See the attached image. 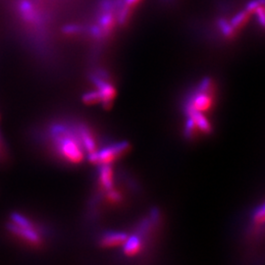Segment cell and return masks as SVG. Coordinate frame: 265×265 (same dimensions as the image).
Masks as SVG:
<instances>
[{
	"label": "cell",
	"mask_w": 265,
	"mask_h": 265,
	"mask_svg": "<svg viewBox=\"0 0 265 265\" xmlns=\"http://www.w3.org/2000/svg\"><path fill=\"white\" fill-rule=\"evenodd\" d=\"M121 248L126 257H135L142 250V241L139 235H129Z\"/></svg>",
	"instance_id": "obj_8"
},
{
	"label": "cell",
	"mask_w": 265,
	"mask_h": 265,
	"mask_svg": "<svg viewBox=\"0 0 265 265\" xmlns=\"http://www.w3.org/2000/svg\"><path fill=\"white\" fill-rule=\"evenodd\" d=\"M123 1H124V3H125L126 5L135 8V7L140 3L141 0H123Z\"/></svg>",
	"instance_id": "obj_15"
},
{
	"label": "cell",
	"mask_w": 265,
	"mask_h": 265,
	"mask_svg": "<svg viewBox=\"0 0 265 265\" xmlns=\"http://www.w3.org/2000/svg\"><path fill=\"white\" fill-rule=\"evenodd\" d=\"M252 220L256 225H261L265 223V203L260 205L257 210H255Z\"/></svg>",
	"instance_id": "obj_12"
},
{
	"label": "cell",
	"mask_w": 265,
	"mask_h": 265,
	"mask_svg": "<svg viewBox=\"0 0 265 265\" xmlns=\"http://www.w3.org/2000/svg\"><path fill=\"white\" fill-rule=\"evenodd\" d=\"M90 77L94 85V91L100 98V104L105 109L110 108L114 103L117 91L107 72L97 68L92 71Z\"/></svg>",
	"instance_id": "obj_4"
},
{
	"label": "cell",
	"mask_w": 265,
	"mask_h": 265,
	"mask_svg": "<svg viewBox=\"0 0 265 265\" xmlns=\"http://www.w3.org/2000/svg\"><path fill=\"white\" fill-rule=\"evenodd\" d=\"M8 158V152H7V148H6V144L3 140V138L1 136V133H0V163H3L7 160Z\"/></svg>",
	"instance_id": "obj_14"
},
{
	"label": "cell",
	"mask_w": 265,
	"mask_h": 265,
	"mask_svg": "<svg viewBox=\"0 0 265 265\" xmlns=\"http://www.w3.org/2000/svg\"><path fill=\"white\" fill-rule=\"evenodd\" d=\"M39 2L54 11L56 14L60 9H65L67 6H69L72 3H74L76 0H38Z\"/></svg>",
	"instance_id": "obj_9"
},
{
	"label": "cell",
	"mask_w": 265,
	"mask_h": 265,
	"mask_svg": "<svg viewBox=\"0 0 265 265\" xmlns=\"http://www.w3.org/2000/svg\"><path fill=\"white\" fill-rule=\"evenodd\" d=\"M11 11L34 54L42 60H50L54 54L55 12L38 0H11Z\"/></svg>",
	"instance_id": "obj_2"
},
{
	"label": "cell",
	"mask_w": 265,
	"mask_h": 265,
	"mask_svg": "<svg viewBox=\"0 0 265 265\" xmlns=\"http://www.w3.org/2000/svg\"><path fill=\"white\" fill-rule=\"evenodd\" d=\"M128 141H117L101 145L98 152L87 158V161L96 166L113 164L130 152Z\"/></svg>",
	"instance_id": "obj_5"
},
{
	"label": "cell",
	"mask_w": 265,
	"mask_h": 265,
	"mask_svg": "<svg viewBox=\"0 0 265 265\" xmlns=\"http://www.w3.org/2000/svg\"><path fill=\"white\" fill-rule=\"evenodd\" d=\"M254 13L256 14V18H257V22L259 23V25L262 27V28H265V7L263 5H259L256 9H255V11H254Z\"/></svg>",
	"instance_id": "obj_13"
},
{
	"label": "cell",
	"mask_w": 265,
	"mask_h": 265,
	"mask_svg": "<svg viewBox=\"0 0 265 265\" xmlns=\"http://www.w3.org/2000/svg\"><path fill=\"white\" fill-rule=\"evenodd\" d=\"M34 141L58 163L77 167L102 145L98 131L75 117H56L34 131Z\"/></svg>",
	"instance_id": "obj_1"
},
{
	"label": "cell",
	"mask_w": 265,
	"mask_h": 265,
	"mask_svg": "<svg viewBox=\"0 0 265 265\" xmlns=\"http://www.w3.org/2000/svg\"><path fill=\"white\" fill-rule=\"evenodd\" d=\"M250 13L248 11H243L241 13L236 15L232 20H231V25L233 26V28H235L236 31H238L239 28H242L243 26L246 25V23L248 22L249 20V17H250Z\"/></svg>",
	"instance_id": "obj_10"
},
{
	"label": "cell",
	"mask_w": 265,
	"mask_h": 265,
	"mask_svg": "<svg viewBox=\"0 0 265 265\" xmlns=\"http://www.w3.org/2000/svg\"><path fill=\"white\" fill-rule=\"evenodd\" d=\"M6 230L17 242L31 250H42L49 236L48 230L42 223L21 212L11 213Z\"/></svg>",
	"instance_id": "obj_3"
},
{
	"label": "cell",
	"mask_w": 265,
	"mask_h": 265,
	"mask_svg": "<svg viewBox=\"0 0 265 265\" xmlns=\"http://www.w3.org/2000/svg\"><path fill=\"white\" fill-rule=\"evenodd\" d=\"M218 27L226 38H233L236 35L237 31L233 28V26L231 25L230 22H228L224 19H220L218 21Z\"/></svg>",
	"instance_id": "obj_11"
},
{
	"label": "cell",
	"mask_w": 265,
	"mask_h": 265,
	"mask_svg": "<svg viewBox=\"0 0 265 265\" xmlns=\"http://www.w3.org/2000/svg\"><path fill=\"white\" fill-rule=\"evenodd\" d=\"M214 84L210 79H204L199 85L198 90L186 105V113L200 112L204 113L212 106L213 103Z\"/></svg>",
	"instance_id": "obj_6"
},
{
	"label": "cell",
	"mask_w": 265,
	"mask_h": 265,
	"mask_svg": "<svg viewBox=\"0 0 265 265\" xmlns=\"http://www.w3.org/2000/svg\"><path fill=\"white\" fill-rule=\"evenodd\" d=\"M129 234L121 231H106L98 238V246L102 249H114L122 247Z\"/></svg>",
	"instance_id": "obj_7"
}]
</instances>
